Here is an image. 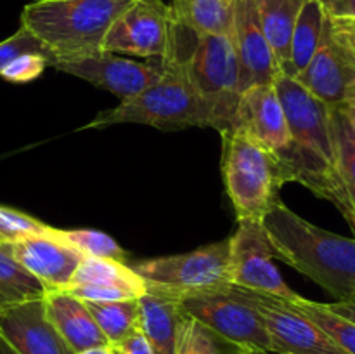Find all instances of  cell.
<instances>
[{"label": "cell", "instance_id": "cell-1", "mask_svg": "<svg viewBox=\"0 0 355 354\" xmlns=\"http://www.w3.org/2000/svg\"><path fill=\"white\" fill-rule=\"evenodd\" d=\"M274 255L324 288L335 302L355 297V238L326 231L281 200L262 221Z\"/></svg>", "mask_w": 355, "mask_h": 354}, {"label": "cell", "instance_id": "cell-2", "mask_svg": "<svg viewBox=\"0 0 355 354\" xmlns=\"http://www.w3.org/2000/svg\"><path fill=\"white\" fill-rule=\"evenodd\" d=\"M135 0H35L21 10L26 28L54 61L103 52L104 38L118 16Z\"/></svg>", "mask_w": 355, "mask_h": 354}, {"label": "cell", "instance_id": "cell-3", "mask_svg": "<svg viewBox=\"0 0 355 354\" xmlns=\"http://www.w3.org/2000/svg\"><path fill=\"white\" fill-rule=\"evenodd\" d=\"M163 73L155 83L130 99L120 101L111 110L97 113L87 128H106L111 125L137 124L159 130H180L189 127H211L210 108L191 85L184 65L179 59H162Z\"/></svg>", "mask_w": 355, "mask_h": 354}, {"label": "cell", "instance_id": "cell-4", "mask_svg": "<svg viewBox=\"0 0 355 354\" xmlns=\"http://www.w3.org/2000/svg\"><path fill=\"white\" fill-rule=\"evenodd\" d=\"M222 135V177L238 222H262L286 184L279 160L238 130Z\"/></svg>", "mask_w": 355, "mask_h": 354}, {"label": "cell", "instance_id": "cell-5", "mask_svg": "<svg viewBox=\"0 0 355 354\" xmlns=\"http://www.w3.org/2000/svg\"><path fill=\"white\" fill-rule=\"evenodd\" d=\"M173 59L182 62L191 85L210 108L215 130L220 134L231 130L241 97L239 61L232 33L194 35L189 31Z\"/></svg>", "mask_w": 355, "mask_h": 354}, {"label": "cell", "instance_id": "cell-6", "mask_svg": "<svg viewBox=\"0 0 355 354\" xmlns=\"http://www.w3.org/2000/svg\"><path fill=\"white\" fill-rule=\"evenodd\" d=\"M132 267L144 280L146 292L175 298L229 287V238L193 252L142 260Z\"/></svg>", "mask_w": 355, "mask_h": 354}, {"label": "cell", "instance_id": "cell-7", "mask_svg": "<svg viewBox=\"0 0 355 354\" xmlns=\"http://www.w3.org/2000/svg\"><path fill=\"white\" fill-rule=\"evenodd\" d=\"M186 316L203 323L245 351L270 353L266 323L243 288L229 285L177 298Z\"/></svg>", "mask_w": 355, "mask_h": 354}, {"label": "cell", "instance_id": "cell-8", "mask_svg": "<svg viewBox=\"0 0 355 354\" xmlns=\"http://www.w3.org/2000/svg\"><path fill=\"white\" fill-rule=\"evenodd\" d=\"M274 85L291 137L290 144L283 151L319 165L335 167L333 108L322 103L291 76L281 75Z\"/></svg>", "mask_w": 355, "mask_h": 354}, {"label": "cell", "instance_id": "cell-9", "mask_svg": "<svg viewBox=\"0 0 355 354\" xmlns=\"http://www.w3.org/2000/svg\"><path fill=\"white\" fill-rule=\"evenodd\" d=\"M295 80L329 108H338L354 99L355 37L352 21L326 16L318 51L307 68Z\"/></svg>", "mask_w": 355, "mask_h": 354}, {"label": "cell", "instance_id": "cell-10", "mask_svg": "<svg viewBox=\"0 0 355 354\" xmlns=\"http://www.w3.org/2000/svg\"><path fill=\"white\" fill-rule=\"evenodd\" d=\"M274 257L262 222H238V229L229 236V281L246 290L297 301L302 295L291 290L283 280L274 264Z\"/></svg>", "mask_w": 355, "mask_h": 354}, {"label": "cell", "instance_id": "cell-11", "mask_svg": "<svg viewBox=\"0 0 355 354\" xmlns=\"http://www.w3.org/2000/svg\"><path fill=\"white\" fill-rule=\"evenodd\" d=\"M173 19L163 0H135L118 16L104 38L103 51L165 59L172 52Z\"/></svg>", "mask_w": 355, "mask_h": 354}, {"label": "cell", "instance_id": "cell-12", "mask_svg": "<svg viewBox=\"0 0 355 354\" xmlns=\"http://www.w3.org/2000/svg\"><path fill=\"white\" fill-rule=\"evenodd\" d=\"M266 323L270 354H349L290 301L243 288Z\"/></svg>", "mask_w": 355, "mask_h": 354}, {"label": "cell", "instance_id": "cell-13", "mask_svg": "<svg viewBox=\"0 0 355 354\" xmlns=\"http://www.w3.org/2000/svg\"><path fill=\"white\" fill-rule=\"evenodd\" d=\"M51 66L62 73L85 80L99 89L107 90L120 101L130 99L162 76V59L149 62L125 59L113 52H99L68 61H54Z\"/></svg>", "mask_w": 355, "mask_h": 354}, {"label": "cell", "instance_id": "cell-14", "mask_svg": "<svg viewBox=\"0 0 355 354\" xmlns=\"http://www.w3.org/2000/svg\"><path fill=\"white\" fill-rule=\"evenodd\" d=\"M0 248L37 278L47 290H64L76 267L85 259L78 250L55 238L52 228L45 235L0 243Z\"/></svg>", "mask_w": 355, "mask_h": 354}, {"label": "cell", "instance_id": "cell-15", "mask_svg": "<svg viewBox=\"0 0 355 354\" xmlns=\"http://www.w3.org/2000/svg\"><path fill=\"white\" fill-rule=\"evenodd\" d=\"M0 335L17 354H75L49 319L44 297L0 307Z\"/></svg>", "mask_w": 355, "mask_h": 354}, {"label": "cell", "instance_id": "cell-16", "mask_svg": "<svg viewBox=\"0 0 355 354\" xmlns=\"http://www.w3.org/2000/svg\"><path fill=\"white\" fill-rule=\"evenodd\" d=\"M231 130L243 132L274 155L290 144L286 117L274 83L250 87L241 94Z\"/></svg>", "mask_w": 355, "mask_h": 354}, {"label": "cell", "instance_id": "cell-17", "mask_svg": "<svg viewBox=\"0 0 355 354\" xmlns=\"http://www.w3.org/2000/svg\"><path fill=\"white\" fill-rule=\"evenodd\" d=\"M232 38L238 52L241 94L250 87L274 83L283 75L272 47L260 28L252 0H238Z\"/></svg>", "mask_w": 355, "mask_h": 354}, {"label": "cell", "instance_id": "cell-18", "mask_svg": "<svg viewBox=\"0 0 355 354\" xmlns=\"http://www.w3.org/2000/svg\"><path fill=\"white\" fill-rule=\"evenodd\" d=\"M44 302L49 319L75 354L89 347L110 344L83 301L64 290H47Z\"/></svg>", "mask_w": 355, "mask_h": 354}, {"label": "cell", "instance_id": "cell-19", "mask_svg": "<svg viewBox=\"0 0 355 354\" xmlns=\"http://www.w3.org/2000/svg\"><path fill=\"white\" fill-rule=\"evenodd\" d=\"M141 332L148 339L153 354H177L184 312L172 295L146 292L139 297Z\"/></svg>", "mask_w": 355, "mask_h": 354}, {"label": "cell", "instance_id": "cell-20", "mask_svg": "<svg viewBox=\"0 0 355 354\" xmlns=\"http://www.w3.org/2000/svg\"><path fill=\"white\" fill-rule=\"evenodd\" d=\"M172 19L194 35L232 33L238 0H172Z\"/></svg>", "mask_w": 355, "mask_h": 354}, {"label": "cell", "instance_id": "cell-21", "mask_svg": "<svg viewBox=\"0 0 355 354\" xmlns=\"http://www.w3.org/2000/svg\"><path fill=\"white\" fill-rule=\"evenodd\" d=\"M252 3L260 28L279 62L281 73H284L291 33L305 0H252Z\"/></svg>", "mask_w": 355, "mask_h": 354}, {"label": "cell", "instance_id": "cell-22", "mask_svg": "<svg viewBox=\"0 0 355 354\" xmlns=\"http://www.w3.org/2000/svg\"><path fill=\"white\" fill-rule=\"evenodd\" d=\"M333 135H335V207L342 212L355 233V141L338 110L333 108Z\"/></svg>", "mask_w": 355, "mask_h": 354}, {"label": "cell", "instance_id": "cell-23", "mask_svg": "<svg viewBox=\"0 0 355 354\" xmlns=\"http://www.w3.org/2000/svg\"><path fill=\"white\" fill-rule=\"evenodd\" d=\"M324 19L326 12L321 3L318 0H305L291 33L290 56L283 75L297 78L307 68L321 42Z\"/></svg>", "mask_w": 355, "mask_h": 354}, {"label": "cell", "instance_id": "cell-24", "mask_svg": "<svg viewBox=\"0 0 355 354\" xmlns=\"http://www.w3.org/2000/svg\"><path fill=\"white\" fill-rule=\"evenodd\" d=\"M94 283V285H116L127 288L137 297L146 294V283L134 271V267L125 262L99 257H85L76 267L69 285ZM68 285V287H69Z\"/></svg>", "mask_w": 355, "mask_h": 354}, {"label": "cell", "instance_id": "cell-25", "mask_svg": "<svg viewBox=\"0 0 355 354\" xmlns=\"http://www.w3.org/2000/svg\"><path fill=\"white\" fill-rule=\"evenodd\" d=\"M90 314L111 346L121 342L141 325L139 298L114 302H85Z\"/></svg>", "mask_w": 355, "mask_h": 354}, {"label": "cell", "instance_id": "cell-26", "mask_svg": "<svg viewBox=\"0 0 355 354\" xmlns=\"http://www.w3.org/2000/svg\"><path fill=\"white\" fill-rule=\"evenodd\" d=\"M47 288L0 248V307L40 298Z\"/></svg>", "mask_w": 355, "mask_h": 354}, {"label": "cell", "instance_id": "cell-27", "mask_svg": "<svg viewBox=\"0 0 355 354\" xmlns=\"http://www.w3.org/2000/svg\"><path fill=\"white\" fill-rule=\"evenodd\" d=\"M243 347L224 339L203 323L184 314L177 354H246Z\"/></svg>", "mask_w": 355, "mask_h": 354}, {"label": "cell", "instance_id": "cell-28", "mask_svg": "<svg viewBox=\"0 0 355 354\" xmlns=\"http://www.w3.org/2000/svg\"><path fill=\"white\" fill-rule=\"evenodd\" d=\"M295 309L307 316L311 321H314L324 333H328L345 353L355 354V323L343 316L336 314L328 304L322 302L309 301V298L298 297L297 301H290Z\"/></svg>", "mask_w": 355, "mask_h": 354}, {"label": "cell", "instance_id": "cell-29", "mask_svg": "<svg viewBox=\"0 0 355 354\" xmlns=\"http://www.w3.org/2000/svg\"><path fill=\"white\" fill-rule=\"evenodd\" d=\"M52 235L78 250L83 257H99V259H111L127 264V252L107 233L97 229L52 228Z\"/></svg>", "mask_w": 355, "mask_h": 354}, {"label": "cell", "instance_id": "cell-30", "mask_svg": "<svg viewBox=\"0 0 355 354\" xmlns=\"http://www.w3.org/2000/svg\"><path fill=\"white\" fill-rule=\"evenodd\" d=\"M51 228L52 226L38 221L33 215L0 205V243L19 242L30 236L45 235L51 231Z\"/></svg>", "mask_w": 355, "mask_h": 354}, {"label": "cell", "instance_id": "cell-31", "mask_svg": "<svg viewBox=\"0 0 355 354\" xmlns=\"http://www.w3.org/2000/svg\"><path fill=\"white\" fill-rule=\"evenodd\" d=\"M23 54H42L47 59H51L44 45H42L26 28L19 26V30H17L16 33H12L10 37H7L6 40L0 42V71H2L10 61H14V59L19 58V56Z\"/></svg>", "mask_w": 355, "mask_h": 354}, {"label": "cell", "instance_id": "cell-32", "mask_svg": "<svg viewBox=\"0 0 355 354\" xmlns=\"http://www.w3.org/2000/svg\"><path fill=\"white\" fill-rule=\"evenodd\" d=\"M49 66V59L42 54H23L10 61L6 68L0 71L6 82L10 83H28L38 78Z\"/></svg>", "mask_w": 355, "mask_h": 354}, {"label": "cell", "instance_id": "cell-33", "mask_svg": "<svg viewBox=\"0 0 355 354\" xmlns=\"http://www.w3.org/2000/svg\"><path fill=\"white\" fill-rule=\"evenodd\" d=\"M113 347L116 354H153L151 346H149L148 339L141 332V328H137L134 333L125 337L121 342L114 344Z\"/></svg>", "mask_w": 355, "mask_h": 354}, {"label": "cell", "instance_id": "cell-34", "mask_svg": "<svg viewBox=\"0 0 355 354\" xmlns=\"http://www.w3.org/2000/svg\"><path fill=\"white\" fill-rule=\"evenodd\" d=\"M326 16L335 19H355V0H318Z\"/></svg>", "mask_w": 355, "mask_h": 354}, {"label": "cell", "instance_id": "cell-35", "mask_svg": "<svg viewBox=\"0 0 355 354\" xmlns=\"http://www.w3.org/2000/svg\"><path fill=\"white\" fill-rule=\"evenodd\" d=\"M335 110L340 111V115H342L343 120H345L347 127H349L350 134H352V137L355 141V97L354 99L347 101V103L342 104V106L335 108Z\"/></svg>", "mask_w": 355, "mask_h": 354}, {"label": "cell", "instance_id": "cell-36", "mask_svg": "<svg viewBox=\"0 0 355 354\" xmlns=\"http://www.w3.org/2000/svg\"><path fill=\"white\" fill-rule=\"evenodd\" d=\"M328 307L331 309L336 314L343 316V318L350 319L355 323V301H345V302H329Z\"/></svg>", "mask_w": 355, "mask_h": 354}, {"label": "cell", "instance_id": "cell-37", "mask_svg": "<svg viewBox=\"0 0 355 354\" xmlns=\"http://www.w3.org/2000/svg\"><path fill=\"white\" fill-rule=\"evenodd\" d=\"M78 354H116V353H114V347L111 346V344H103V346H94L85 351H80Z\"/></svg>", "mask_w": 355, "mask_h": 354}, {"label": "cell", "instance_id": "cell-38", "mask_svg": "<svg viewBox=\"0 0 355 354\" xmlns=\"http://www.w3.org/2000/svg\"><path fill=\"white\" fill-rule=\"evenodd\" d=\"M0 354H17L16 351H14L12 347H10L6 340H3L2 335H0Z\"/></svg>", "mask_w": 355, "mask_h": 354}, {"label": "cell", "instance_id": "cell-39", "mask_svg": "<svg viewBox=\"0 0 355 354\" xmlns=\"http://www.w3.org/2000/svg\"><path fill=\"white\" fill-rule=\"evenodd\" d=\"M246 354H270V353H266V351H248Z\"/></svg>", "mask_w": 355, "mask_h": 354}, {"label": "cell", "instance_id": "cell-40", "mask_svg": "<svg viewBox=\"0 0 355 354\" xmlns=\"http://www.w3.org/2000/svg\"><path fill=\"white\" fill-rule=\"evenodd\" d=\"M352 21V31H354V37H355V19H350Z\"/></svg>", "mask_w": 355, "mask_h": 354}, {"label": "cell", "instance_id": "cell-41", "mask_svg": "<svg viewBox=\"0 0 355 354\" xmlns=\"http://www.w3.org/2000/svg\"><path fill=\"white\" fill-rule=\"evenodd\" d=\"M354 301H355V297H354Z\"/></svg>", "mask_w": 355, "mask_h": 354}]
</instances>
